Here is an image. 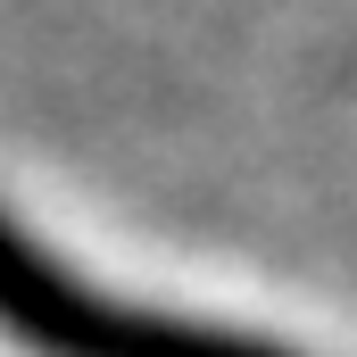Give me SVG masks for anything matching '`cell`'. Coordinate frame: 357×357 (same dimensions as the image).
I'll return each mask as SVG.
<instances>
[{
  "label": "cell",
  "mask_w": 357,
  "mask_h": 357,
  "mask_svg": "<svg viewBox=\"0 0 357 357\" xmlns=\"http://www.w3.org/2000/svg\"><path fill=\"white\" fill-rule=\"evenodd\" d=\"M0 333L42 357H282L241 333H208L183 316H142L108 291H91L59 258H42L8 216H0Z\"/></svg>",
  "instance_id": "cell-1"
}]
</instances>
